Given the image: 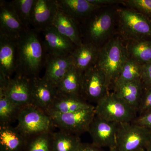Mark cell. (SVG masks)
<instances>
[{"instance_id": "f546056e", "label": "cell", "mask_w": 151, "mask_h": 151, "mask_svg": "<svg viewBox=\"0 0 151 151\" xmlns=\"http://www.w3.org/2000/svg\"><path fill=\"white\" fill-rule=\"evenodd\" d=\"M52 133L34 136L28 145L27 151H51Z\"/></svg>"}, {"instance_id": "44dd1931", "label": "cell", "mask_w": 151, "mask_h": 151, "mask_svg": "<svg viewBox=\"0 0 151 151\" xmlns=\"http://www.w3.org/2000/svg\"><path fill=\"white\" fill-rule=\"evenodd\" d=\"M81 97L58 93L46 113H67L76 112L93 107Z\"/></svg>"}, {"instance_id": "9c48e42d", "label": "cell", "mask_w": 151, "mask_h": 151, "mask_svg": "<svg viewBox=\"0 0 151 151\" xmlns=\"http://www.w3.org/2000/svg\"><path fill=\"white\" fill-rule=\"evenodd\" d=\"M109 92L105 74L97 64L83 72L80 94L81 98L88 103L96 104Z\"/></svg>"}, {"instance_id": "2e32d148", "label": "cell", "mask_w": 151, "mask_h": 151, "mask_svg": "<svg viewBox=\"0 0 151 151\" xmlns=\"http://www.w3.org/2000/svg\"><path fill=\"white\" fill-rule=\"evenodd\" d=\"M57 90L42 77L32 78V105L46 111L56 97Z\"/></svg>"}, {"instance_id": "ba28073f", "label": "cell", "mask_w": 151, "mask_h": 151, "mask_svg": "<svg viewBox=\"0 0 151 151\" xmlns=\"http://www.w3.org/2000/svg\"><path fill=\"white\" fill-rule=\"evenodd\" d=\"M46 113L51 117L54 126L58 127L60 130L78 136L88 132L96 115L94 106L72 113Z\"/></svg>"}, {"instance_id": "7402d4cb", "label": "cell", "mask_w": 151, "mask_h": 151, "mask_svg": "<svg viewBox=\"0 0 151 151\" xmlns=\"http://www.w3.org/2000/svg\"><path fill=\"white\" fill-rule=\"evenodd\" d=\"M100 47L89 43H83L76 46L71 54L75 67L83 73L88 68L97 64Z\"/></svg>"}, {"instance_id": "f35d334b", "label": "cell", "mask_w": 151, "mask_h": 151, "mask_svg": "<svg viewBox=\"0 0 151 151\" xmlns=\"http://www.w3.org/2000/svg\"><path fill=\"white\" fill-rule=\"evenodd\" d=\"M138 151H146V150H141Z\"/></svg>"}, {"instance_id": "ffe728a7", "label": "cell", "mask_w": 151, "mask_h": 151, "mask_svg": "<svg viewBox=\"0 0 151 151\" xmlns=\"http://www.w3.org/2000/svg\"><path fill=\"white\" fill-rule=\"evenodd\" d=\"M51 26L76 46H80L83 44L78 25L74 20L59 8Z\"/></svg>"}, {"instance_id": "9a60e30c", "label": "cell", "mask_w": 151, "mask_h": 151, "mask_svg": "<svg viewBox=\"0 0 151 151\" xmlns=\"http://www.w3.org/2000/svg\"><path fill=\"white\" fill-rule=\"evenodd\" d=\"M58 9L57 0H35L31 15L34 29L42 32L51 26Z\"/></svg>"}, {"instance_id": "74e56055", "label": "cell", "mask_w": 151, "mask_h": 151, "mask_svg": "<svg viewBox=\"0 0 151 151\" xmlns=\"http://www.w3.org/2000/svg\"><path fill=\"white\" fill-rule=\"evenodd\" d=\"M109 151H117L116 147L112 148L109 149Z\"/></svg>"}, {"instance_id": "1f68e13d", "label": "cell", "mask_w": 151, "mask_h": 151, "mask_svg": "<svg viewBox=\"0 0 151 151\" xmlns=\"http://www.w3.org/2000/svg\"><path fill=\"white\" fill-rule=\"evenodd\" d=\"M151 110V88L144 89L139 106L138 116L142 115Z\"/></svg>"}, {"instance_id": "7c38bea8", "label": "cell", "mask_w": 151, "mask_h": 151, "mask_svg": "<svg viewBox=\"0 0 151 151\" xmlns=\"http://www.w3.org/2000/svg\"><path fill=\"white\" fill-rule=\"evenodd\" d=\"M27 29L19 19L9 2L0 1V34L17 40Z\"/></svg>"}, {"instance_id": "cb8c5ba5", "label": "cell", "mask_w": 151, "mask_h": 151, "mask_svg": "<svg viewBox=\"0 0 151 151\" xmlns=\"http://www.w3.org/2000/svg\"><path fill=\"white\" fill-rule=\"evenodd\" d=\"M124 42L128 58L142 65L151 62V39Z\"/></svg>"}, {"instance_id": "30bf717a", "label": "cell", "mask_w": 151, "mask_h": 151, "mask_svg": "<svg viewBox=\"0 0 151 151\" xmlns=\"http://www.w3.org/2000/svg\"><path fill=\"white\" fill-rule=\"evenodd\" d=\"M0 89L20 108L32 105V78L17 74L9 79L0 78Z\"/></svg>"}, {"instance_id": "7a4b0ae2", "label": "cell", "mask_w": 151, "mask_h": 151, "mask_svg": "<svg viewBox=\"0 0 151 151\" xmlns=\"http://www.w3.org/2000/svg\"><path fill=\"white\" fill-rule=\"evenodd\" d=\"M118 6L101 7L78 24L83 43L101 48L116 35Z\"/></svg>"}, {"instance_id": "8fae6325", "label": "cell", "mask_w": 151, "mask_h": 151, "mask_svg": "<svg viewBox=\"0 0 151 151\" xmlns=\"http://www.w3.org/2000/svg\"><path fill=\"white\" fill-rule=\"evenodd\" d=\"M119 124L106 121L95 115L88 131L92 144L102 148L110 149L116 147Z\"/></svg>"}, {"instance_id": "52a82bcc", "label": "cell", "mask_w": 151, "mask_h": 151, "mask_svg": "<svg viewBox=\"0 0 151 151\" xmlns=\"http://www.w3.org/2000/svg\"><path fill=\"white\" fill-rule=\"evenodd\" d=\"M151 138V131L132 123L119 124L116 138L117 151L145 150Z\"/></svg>"}, {"instance_id": "e575fe53", "label": "cell", "mask_w": 151, "mask_h": 151, "mask_svg": "<svg viewBox=\"0 0 151 151\" xmlns=\"http://www.w3.org/2000/svg\"><path fill=\"white\" fill-rule=\"evenodd\" d=\"M89 2L93 4L104 7L107 6L119 5L120 4H123L124 0H88Z\"/></svg>"}, {"instance_id": "6da1fadb", "label": "cell", "mask_w": 151, "mask_h": 151, "mask_svg": "<svg viewBox=\"0 0 151 151\" xmlns=\"http://www.w3.org/2000/svg\"><path fill=\"white\" fill-rule=\"evenodd\" d=\"M37 32L30 28L16 41L18 60L15 74L32 78L38 76L45 66L47 52Z\"/></svg>"}, {"instance_id": "4dcf8cb0", "label": "cell", "mask_w": 151, "mask_h": 151, "mask_svg": "<svg viewBox=\"0 0 151 151\" xmlns=\"http://www.w3.org/2000/svg\"><path fill=\"white\" fill-rule=\"evenodd\" d=\"M123 5L142 14L151 21V0H124Z\"/></svg>"}, {"instance_id": "ac0fdd59", "label": "cell", "mask_w": 151, "mask_h": 151, "mask_svg": "<svg viewBox=\"0 0 151 151\" xmlns=\"http://www.w3.org/2000/svg\"><path fill=\"white\" fill-rule=\"evenodd\" d=\"M113 92L138 113L144 87L141 79L120 84L112 87Z\"/></svg>"}, {"instance_id": "836d02e7", "label": "cell", "mask_w": 151, "mask_h": 151, "mask_svg": "<svg viewBox=\"0 0 151 151\" xmlns=\"http://www.w3.org/2000/svg\"><path fill=\"white\" fill-rule=\"evenodd\" d=\"M132 122L151 131V110L138 116Z\"/></svg>"}, {"instance_id": "4fadbf2b", "label": "cell", "mask_w": 151, "mask_h": 151, "mask_svg": "<svg viewBox=\"0 0 151 151\" xmlns=\"http://www.w3.org/2000/svg\"><path fill=\"white\" fill-rule=\"evenodd\" d=\"M43 42L47 54L54 56L70 55L76 46L60 34L52 26L43 29Z\"/></svg>"}, {"instance_id": "d6986e66", "label": "cell", "mask_w": 151, "mask_h": 151, "mask_svg": "<svg viewBox=\"0 0 151 151\" xmlns=\"http://www.w3.org/2000/svg\"><path fill=\"white\" fill-rule=\"evenodd\" d=\"M60 10L79 24L101 6L89 2L88 0H57Z\"/></svg>"}, {"instance_id": "484cf974", "label": "cell", "mask_w": 151, "mask_h": 151, "mask_svg": "<svg viewBox=\"0 0 151 151\" xmlns=\"http://www.w3.org/2000/svg\"><path fill=\"white\" fill-rule=\"evenodd\" d=\"M81 143L79 136L65 131L52 133L51 151H77Z\"/></svg>"}, {"instance_id": "5b68a950", "label": "cell", "mask_w": 151, "mask_h": 151, "mask_svg": "<svg viewBox=\"0 0 151 151\" xmlns=\"http://www.w3.org/2000/svg\"><path fill=\"white\" fill-rule=\"evenodd\" d=\"M17 120V129L27 138L50 133L54 126L51 117L45 111L32 105L22 108Z\"/></svg>"}, {"instance_id": "5bb4252c", "label": "cell", "mask_w": 151, "mask_h": 151, "mask_svg": "<svg viewBox=\"0 0 151 151\" xmlns=\"http://www.w3.org/2000/svg\"><path fill=\"white\" fill-rule=\"evenodd\" d=\"M17 40L0 34V76L9 79L15 74L18 60Z\"/></svg>"}, {"instance_id": "f1b7e54d", "label": "cell", "mask_w": 151, "mask_h": 151, "mask_svg": "<svg viewBox=\"0 0 151 151\" xmlns=\"http://www.w3.org/2000/svg\"><path fill=\"white\" fill-rule=\"evenodd\" d=\"M35 0H14L10 4L19 19L27 28L31 24L32 13Z\"/></svg>"}, {"instance_id": "d590c367", "label": "cell", "mask_w": 151, "mask_h": 151, "mask_svg": "<svg viewBox=\"0 0 151 151\" xmlns=\"http://www.w3.org/2000/svg\"><path fill=\"white\" fill-rule=\"evenodd\" d=\"M77 151H103L102 148L94 144L81 143Z\"/></svg>"}, {"instance_id": "277c9868", "label": "cell", "mask_w": 151, "mask_h": 151, "mask_svg": "<svg viewBox=\"0 0 151 151\" xmlns=\"http://www.w3.org/2000/svg\"><path fill=\"white\" fill-rule=\"evenodd\" d=\"M116 34L124 42L151 39V21L133 9L118 6Z\"/></svg>"}, {"instance_id": "4316f807", "label": "cell", "mask_w": 151, "mask_h": 151, "mask_svg": "<svg viewBox=\"0 0 151 151\" xmlns=\"http://www.w3.org/2000/svg\"><path fill=\"white\" fill-rule=\"evenodd\" d=\"M21 108L11 101L2 89H0V123L1 125H9L17 119Z\"/></svg>"}, {"instance_id": "e0dca14e", "label": "cell", "mask_w": 151, "mask_h": 151, "mask_svg": "<svg viewBox=\"0 0 151 151\" xmlns=\"http://www.w3.org/2000/svg\"><path fill=\"white\" fill-rule=\"evenodd\" d=\"M74 65L71 55L66 56H54L47 54L45 71L43 78L55 87Z\"/></svg>"}, {"instance_id": "8992f818", "label": "cell", "mask_w": 151, "mask_h": 151, "mask_svg": "<svg viewBox=\"0 0 151 151\" xmlns=\"http://www.w3.org/2000/svg\"><path fill=\"white\" fill-rule=\"evenodd\" d=\"M96 116L117 124L132 122L138 116L137 112L113 92L99 100L95 106Z\"/></svg>"}, {"instance_id": "8d00e7d4", "label": "cell", "mask_w": 151, "mask_h": 151, "mask_svg": "<svg viewBox=\"0 0 151 151\" xmlns=\"http://www.w3.org/2000/svg\"><path fill=\"white\" fill-rule=\"evenodd\" d=\"M146 151H151V138L145 149Z\"/></svg>"}, {"instance_id": "d4e9b609", "label": "cell", "mask_w": 151, "mask_h": 151, "mask_svg": "<svg viewBox=\"0 0 151 151\" xmlns=\"http://www.w3.org/2000/svg\"><path fill=\"white\" fill-rule=\"evenodd\" d=\"M82 76V73L73 65L58 85V93L81 97Z\"/></svg>"}, {"instance_id": "83f0119b", "label": "cell", "mask_w": 151, "mask_h": 151, "mask_svg": "<svg viewBox=\"0 0 151 151\" xmlns=\"http://www.w3.org/2000/svg\"><path fill=\"white\" fill-rule=\"evenodd\" d=\"M142 71V65L128 58L114 84L141 79Z\"/></svg>"}, {"instance_id": "603a6c76", "label": "cell", "mask_w": 151, "mask_h": 151, "mask_svg": "<svg viewBox=\"0 0 151 151\" xmlns=\"http://www.w3.org/2000/svg\"><path fill=\"white\" fill-rule=\"evenodd\" d=\"M27 140L17 128L0 126V151H20L27 143Z\"/></svg>"}, {"instance_id": "d6a6232c", "label": "cell", "mask_w": 151, "mask_h": 151, "mask_svg": "<svg viewBox=\"0 0 151 151\" xmlns=\"http://www.w3.org/2000/svg\"><path fill=\"white\" fill-rule=\"evenodd\" d=\"M141 80L144 89L151 88V62L142 65Z\"/></svg>"}, {"instance_id": "3957f363", "label": "cell", "mask_w": 151, "mask_h": 151, "mask_svg": "<svg viewBox=\"0 0 151 151\" xmlns=\"http://www.w3.org/2000/svg\"><path fill=\"white\" fill-rule=\"evenodd\" d=\"M127 58L125 42L117 35L100 48L96 64L105 74L110 90Z\"/></svg>"}]
</instances>
